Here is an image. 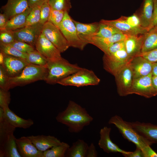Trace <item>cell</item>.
<instances>
[{"label":"cell","instance_id":"1","mask_svg":"<svg viewBox=\"0 0 157 157\" xmlns=\"http://www.w3.org/2000/svg\"><path fill=\"white\" fill-rule=\"evenodd\" d=\"M56 119L67 126L70 133H74L80 132L93 120L85 108L72 100L69 101L64 110L58 114Z\"/></svg>","mask_w":157,"mask_h":157},{"label":"cell","instance_id":"2","mask_svg":"<svg viewBox=\"0 0 157 157\" xmlns=\"http://www.w3.org/2000/svg\"><path fill=\"white\" fill-rule=\"evenodd\" d=\"M16 128L6 119L3 108L0 107V157H21L14 135Z\"/></svg>","mask_w":157,"mask_h":157},{"label":"cell","instance_id":"3","mask_svg":"<svg viewBox=\"0 0 157 157\" xmlns=\"http://www.w3.org/2000/svg\"><path fill=\"white\" fill-rule=\"evenodd\" d=\"M108 123L114 124L125 139L133 143L142 151L147 146L154 143L140 134L130 122L124 120L118 115H115L111 117Z\"/></svg>","mask_w":157,"mask_h":157},{"label":"cell","instance_id":"4","mask_svg":"<svg viewBox=\"0 0 157 157\" xmlns=\"http://www.w3.org/2000/svg\"><path fill=\"white\" fill-rule=\"evenodd\" d=\"M47 75L45 81L51 84L57 83L60 80L76 72L82 67L76 64L70 63L63 58L48 61Z\"/></svg>","mask_w":157,"mask_h":157},{"label":"cell","instance_id":"5","mask_svg":"<svg viewBox=\"0 0 157 157\" xmlns=\"http://www.w3.org/2000/svg\"><path fill=\"white\" fill-rule=\"evenodd\" d=\"M47 72L46 67L28 64L19 74L10 78V88L25 85L38 81H44Z\"/></svg>","mask_w":157,"mask_h":157},{"label":"cell","instance_id":"6","mask_svg":"<svg viewBox=\"0 0 157 157\" xmlns=\"http://www.w3.org/2000/svg\"><path fill=\"white\" fill-rule=\"evenodd\" d=\"M100 80L92 70L81 68L73 74L60 80L57 83L64 86L81 87L98 85Z\"/></svg>","mask_w":157,"mask_h":157},{"label":"cell","instance_id":"7","mask_svg":"<svg viewBox=\"0 0 157 157\" xmlns=\"http://www.w3.org/2000/svg\"><path fill=\"white\" fill-rule=\"evenodd\" d=\"M68 13L65 11L64 18L59 28L70 47L83 50L88 44L78 37L76 26Z\"/></svg>","mask_w":157,"mask_h":157},{"label":"cell","instance_id":"8","mask_svg":"<svg viewBox=\"0 0 157 157\" xmlns=\"http://www.w3.org/2000/svg\"><path fill=\"white\" fill-rule=\"evenodd\" d=\"M131 59L125 49L110 55L104 54L102 58L103 67L107 72L115 76Z\"/></svg>","mask_w":157,"mask_h":157},{"label":"cell","instance_id":"9","mask_svg":"<svg viewBox=\"0 0 157 157\" xmlns=\"http://www.w3.org/2000/svg\"><path fill=\"white\" fill-rule=\"evenodd\" d=\"M41 33L61 53L65 51L70 47L59 28L49 22H47L43 25Z\"/></svg>","mask_w":157,"mask_h":157},{"label":"cell","instance_id":"10","mask_svg":"<svg viewBox=\"0 0 157 157\" xmlns=\"http://www.w3.org/2000/svg\"><path fill=\"white\" fill-rule=\"evenodd\" d=\"M114 76L119 95L121 96L129 95L134 78L129 63Z\"/></svg>","mask_w":157,"mask_h":157},{"label":"cell","instance_id":"11","mask_svg":"<svg viewBox=\"0 0 157 157\" xmlns=\"http://www.w3.org/2000/svg\"><path fill=\"white\" fill-rule=\"evenodd\" d=\"M152 73L134 79L129 94H136L146 98L156 96L152 83Z\"/></svg>","mask_w":157,"mask_h":157},{"label":"cell","instance_id":"12","mask_svg":"<svg viewBox=\"0 0 157 157\" xmlns=\"http://www.w3.org/2000/svg\"><path fill=\"white\" fill-rule=\"evenodd\" d=\"M43 26L39 23L13 31L15 40L26 42L35 47L36 40L42 33Z\"/></svg>","mask_w":157,"mask_h":157},{"label":"cell","instance_id":"13","mask_svg":"<svg viewBox=\"0 0 157 157\" xmlns=\"http://www.w3.org/2000/svg\"><path fill=\"white\" fill-rule=\"evenodd\" d=\"M36 49L47 61H52L62 58L58 49L41 33L36 42Z\"/></svg>","mask_w":157,"mask_h":157},{"label":"cell","instance_id":"14","mask_svg":"<svg viewBox=\"0 0 157 157\" xmlns=\"http://www.w3.org/2000/svg\"><path fill=\"white\" fill-rule=\"evenodd\" d=\"M128 35L122 33H117L107 38H101L94 35L82 37L80 39L88 44L96 46L105 53L108 48L114 43L119 41L125 40Z\"/></svg>","mask_w":157,"mask_h":157},{"label":"cell","instance_id":"15","mask_svg":"<svg viewBox=\"0 0 157 157\" xmlns=\"http://www.w3.org/2000/svg\"><path fill=\"white\" fill-rule=\"evenodd\" d=\"M111 130L110 127L107 126H104L100 129L99 132L100 138L98 142L99 147L107 153H119L125 156L131 151L121 149L112 141L110 137Z\"/></svg>","mask_w":157,"mask_h":157},{"label":"cell","instance_id":"16","mask_svg":"<svg viewBox=\"0 0 157 157\" xmlns=\"http://www.w3.org/2000/svg\"><path fill=\"white\" fill-rule=\"evenodd\" d=\"M129 63L132 71L134 79L147 76L152 73L153 63L141 56L139 55L134 57Z\"/></svg>","mask_w":157,"mask_h":157},{"label":"cell","instance_id":"17","mask_svg":"<svg viewBox=\"0 0 157 157\" xmlns=\"http://www.w3.org/2000/svg\"><path fill=\"white\" fill-rule=\"evenodd\" d=\"M4 55L3 63L1 65L4 67L10 77L19 74L29 64L25 59Z\"/></svg>","mask_w":157,"mask_h":157},{"label":"cell","instance_id":"18","mask_svg":"<svg viewBox=\"0 0 157 157\" xmlns=\"http://www.w3.org/2000/svg\"><path fill=\"white\" fill-rule=\"evenodd\" d=\"M99 22L113 26L128 35L143 34L148 31L143 28H135L131 26L126 21L124 16L115 20L102 19Z\"/></svg>","mask_w":157,"mask_h":157},{"label":"cell","instance_id":"19","mask_svg":"<svg viewBox=\"0 0 157 157\" xmlns=\"http://www.w3.org/2000/svg\"><path fill=\"white\" fill-rule=\"evenodd\" d=\"M19 152L22 157H44L43 152L39 150L28 136L17 139Z\"/></svg>","mask_w":157,"mask_h":157},{"label":"cell","instance_id":"20","mask_svg":"<svg viewBox=\"0 0 157 157\" xmlns=\"http://www.w3.org/2000/svg\"><path fill=\"white\" fill-rule=\"evenodd\" d=\"M146 33L128 35L125 40V49L130 58L138 55L141 53Z\"/></svg>","mask_w":157,"mask_h":157},{"label":"cell","instance_id":"21","mask_svg":"<svg viewBox=\"0 0 157 157\" xmlns=\"http://www.w3.org/2000/svg\"><path fill=\"white\" fill-rule=\"evenodd\" d=\"M29 8L28 0H7L6 3L2 6L1 9L9 19L15 15L24 12Z\"/></svg>","mask_w":157,"mask_h":157},{"label":"cell","instance_id":"22","mask_svg":"<svg viewBox=\"0 0 157 157\" xmlns=\"http://www.w3.org/2000/svg\"><path fill=\"white\" fill-rule=\"evenodd\" d=\"M28 137L36 148L42 152L61 143L60 140L53 136L31 135Z\"/></svg>","mask_w":157,"mask_h":157},{"label":"cell","instance_id":"23","mask_svg":"<svg viewBox=\"0 0 157 157\" xmlns=\"http://www.w3.org/2000/svg\"><path fill=\"white\" fill-rule=\"evenodd\" d=\"M140 134L154 143L157 142V125L136 121L130 122Z\"/></svg>","mask_w":157,"mask_h":157},{"label":"cell","instance_id":"24","mask_svg":"<svg viewBox=\"0 0 157 157\" xmlns=\"http://www.w3.org/2000/svg\"><path fill=\"white\" fill-rule=\"evenodd\" d=\"M154 7V0H144L140 15L141 26L148 31L151 29Z\"/></svg>","mask_w":157,"mask_h":157},{"label":"cell","instance_id":"25","mask_svg":"<svg viewBox=\"0 0 157 157\" xmlns=\"http://www.w3.org/2000/svg\"><path fill=\"white\" fill-rule=\"evenodd\" d=\"M5 116L9 122L16 128L27 129L34 124L33 121L30 119H25L16 115L9 107L3 109Z\"/></svg>","mask_w":157,"mask_h":157},{"label":"cell","instance_id":"26","mask_svg":"<svg viewBox=\"0 0 157 157\" xmlns=\"http://www.w3.org/2000/svg\"><path fill=\"white\" fill-rule=\"evenodd\" d=\"M89 145L83 140L78 139L67 149L66 157H86Z\"/></svg>","mask_w":157,"mask_h":157},{"label":"cell","instance_id":"27","mask_svg":"<svg viewBox=\"0 0 157 157\" xmlns=\"http://www.w3.org/2000/svg\"><path fill=\"white\" fill-rule=\"evenodd\" d=\"M31 9V8L29 7L24 12L16 15L10 19L5 29L15 31L25 27L27 17Z\"/></svg>","mask_w":157,"mask_h":157},{"label":"cell","instance_id":"28","mask_svg":"<svg viewBox=\"0 0 157 157\" xmlns=\"http://www.w3.org/2000/svg\"><path fill=\"white\" fill-rule=\"evenodd\" d=\"M73 20L76 26L78 35L80 38L84 36L94 35L99 31V22L85 24L73 19Z\"/></svg>","mask_w":157,"mask_h":157},{"label":"cell","instance_id":"29","mask_svg":"<svg viewBox=\"0 0 157 157\" xmlns=\"http://www.w3.org/2000/svg\"><path fill=\"white\" fill-rule=\"evenodd\" d=\"M156 48H157V27H154L146 33L141 53L150 51Z\"/></svg>","mask_w":157,"mask_h":157},{"label":"cell","instance_id":"30","mask_svg":"<svg viewBox=\"0 0 157 157\" xmlns=\"http://www.w3.org/2000/svg\"><path fill=\"white\" fill-rule=\"evenodd\" d=\"M70 146L68 143L61 142L60 144L43 152L44 157H65L66 151Z\"/></svg>","mask_w":157,"mask_h":157},{"label":"cell","instance_id":"31","mask_svg":"<svg viewBox=\"0 0 157 157\" xmlns=\"http://www.w3.org/2000/svg\"><path fill=\"white\" fill-rule=\"evenodd\" d=\"M26 60L29 64L47 67L48 61L36 49L27 53Z\"/></svg>","mask_w":157,"mask_h":157},{"label":"cell","instance_id":"32","mask_svg":"<svg viewBox=\"0 0 157 157\" xmlns=\"http://www.w3.org/2000/svg\"><path fill=\"white\" fill-rule=\"evenodd\" d=\"M98 32L94 35L99 38L110 37L119 33H122L117 28L109 25L99 22Z\"/></svg>","mask_w":157,"mask_h":157},{"label":"cell","instance_id":"33","mask_svg":"<svg viewBox=\"0 0 157 157\" xmlns=\"http://www.w3.org/2000/svg\"><path fill=\"white\" fill-rule=\"evenodd\" d=\"M0 50L4 54L26 60L27 53H22L10 44L0 42Z\"/></svg>","mask_w":157,"mask_h":157},{"label":"cell","instance_id":"34","mask_svg":"<svg viewBox=\"0 0 157 157\" xmlns=\"http://www.w3.org/2000/svg\"><path fill=\"white\" fill-rule=\"evenodd\" d=\"M41 6H35L32 8L31 11L28 15L26 26H32L40 23V19Z\"/></svg>","mask_w":157,"mask_h":157},{"label":"cell","instance_id":"35","mask_svg":"<svg viewBox=\"0 0 157 157\" xmlns=\"http://www.w3.org/2000/svg\"><path fill=\"white\" fill-rule=\"evenodd\" d=\"M52 9L69 12L72 8L70 0H49Z\"/></svg>","mask_w":157,"mask_h":157},{"label":"cell","instance_id":"36","mask_svg":"<svg viewBox=\"0 0 157 157\" xmlns=\"http://www.w3.org/2000/svg\"><path fill=\"white\" fill-rule=\"evenodd\" d=\"M65 12L51 9L48 21L59 28L64 18Z\"/></svg>","mask_w":157,"mask_h":157},{"label":"cell","instance_id":"37","mask_svg":"<svg viewBox=\"0 0 157 157\" xmlns=\"http://www.w3.org/2000/svg\"><path fill=\"white\" fill-rule=\"evenodd\" d=\"M49 1H47L41 6L40 23L42 25L48 21L51 12V8Z\"/></svg>","mask_w":157,"mask_h":157},{"label":"cell","instance_id":"38","mask_svg":"<svg viewBox=\"0 0 157 157\" xmlns=\"http://www.w3.org/2000/svg\"><path fill=\"white\" fill-rule=\"evenodd\" d=\"M20 51L27 53L36 49L35 47L26 42L15 40L10 44Z\"/></svg>","mask_w":157,"mask_h":157},{"label":"cell","instance_id":"39","mask_svg":"<svg viewBox=\"0 0 157 157\" xmlns=\"http://www.w3.org/2000/svg\"><path fill=\"white\" fill-rule=\"evenodd\" d=\"M15 40L13 31L6 29L0 30V42L10 44Z\"/></svg>","mask_w":157,"mask_h":157},{"label":"cell","instance_id":"40","mask_svg":"<svg viewBox=\"0 0 157 157\" xmlns=\"http://www.w3.org/2000/svg\"><path fill=\"white\" fill-rule=\"evenodd\" d=\"M10 77L7 74L3 66L0 65V88L9 90L10 89Z\"/></svg>","mask_w":157,"mask_h":157},{"label":"cell","instance_id":"41","mask_svg":"<svg viewBox=\"0 0 157 157\" xmlns=\"http://www.w3.org/2000/svg\"><path fill=\"white\" fill-rule=\"evenodd\" d=\"M11 95L9 90L0 88V107L4 109L9 107Z\"/></svg>","mask_w":157,"mask_h":157},{"label":"cell","instance_id":"42","mask_svg":"<svg viewBox=\"0 0 157 157\" xmlns=\"http://www.w3.org/2000/svg\"><path fill=\"white\" fill-rule=\"evenodd\" d=\"M124 17L126 21L131 26L135 28H143L141 25L139 16L137 14L134 13L130 16Z\"/></svg>","mask_w":157,"mask_h":157},{"label":"cell","instance_id":"43","mask_svg":"<svg viewBox=\"0 0 157 157\" xmlns=\"http://www.w3.org/2000/svg\"><path fill=\"white\" fill-rule=\"evenodd\" d=\"M125 49V40L117 42L110 46L104 54L110 55Z\"/></svg>","mask_w":157,"mask_h":157},{"label":"cell","instance_id":"44","mask_svg":"<svg viewBox=\"0 0 157 157\" xmlns=\"http://www.w3.org/2000/svg\"><path fill=\"white\" fill-rule=\"evenodd\" d=\"M140 56L151 63H157V48L151 51L140 53Z\"/></svg>","mask_w":157,"mask_h":157},{"label":"cell","instance_id":"45","mask_svg":"<svg viewBox=\"0 0 157 157\" xmlns=\"http://www.w3.org/2000/svg\"><path fill=\"white\" fill-rule=\"evenodd\" d=\"M147 146L142 151L144 157H157V153L151 147Z\"/></svg>","mask_w":157,"mask_h":157},{"label":"cell","instance_id":"46","mask_svg":"<svg viewBox=\"0 0 157 157\" xmlns=\"http://www.w3.org/2000/svg\"><path fill=\"white\" fill-rule=\"evenodd\" d=\"M98 153L93 143L88 146L86 157H97Z\"/></svg>","mask_w":157,"mask_h":157},{"label":"cell","instance_id":"47","mask_svg":"<svg viewBox=\"0 0 157 157\" xmlns=\"http://www.w3.org/2000/svg\"><path fill=\"white\" fill-rule=\"evenodd\" d=\"M9 20L8 17L5 14L0 13V30L5 29Z\"/></svg>","mask_w":157,"mask_h":157},{"label":"cell","instance_id":"48","mask_svg":"<svg viewBox=\"0 0 157 157\" xmlns=\"http://www.w3.org/2000/svg\"><path fill=\"white\" fill-rule=\"evenodd\" d=\"M154 27H157V0H154V10L151 29Z\"/></svg>","mask_w":157,"mask_h":157},{"label":"cell","instance_id":"49","mask_svg":"<svg viewBox=\"0 0 157 157\" xmlns=\"http://www.w3.org/2000/svg\"><path fill=\"white\" fill-rule=\"evenodd\" d=\"M134 151H131L129 154L126 155L125 157H144L142 150L138 147Z\"/></svg>","mask_w":157,"mask_h":157},{"label":"cell","instance_id":"50","mask_svg":"<svg viewBox=\"0 0 157 157\" xmlns=\"http://www.w3.org/2000/svg\"><path fill=\"white\" fill-rule=\"evenodd\" d=\"M47 0H28L29 7L32 8L35 6H41Z\"/></svg>","mask_w":157,"mask_h":157},{"label":"cell","instance_id":"51","mask_svg":"<svg viewBox=\"0 0 157 157\" xmlns=\"http://www.w3.org/2000/svg\"><path fill=\"white\" fill-rule=\"evenodd\" d=\"M152 81L153 88L155 90L156 95H157V76H153Z\"/></svg>","mask_w":157,"mask_h":157},{"label":"cell","instance_id":"52","mask_svg":"<svg viewBox=\"0 0 157 157\" xmlns=\"http://www.w3.org/2000/svg\"><path fill=\"white\" fill-rule=\"evenodd\" d=\"M152 73L153 76H157V63H153Z\"/></svg>","mask_w":157,"mask_h":157},{"label":"cell","instance_id":"53","mask_svg":"<svg viewBox=\"0 0 157 157\" xmlns=\"http://www.w3.org/2000/svg\"><path fill=\"white\" fill-rule=\"evenodd\" d=\"M4 54L2 52H0V65H2L3 63L4 59Z\"/></svg>","mask_w":157,"mask_h":157}]
</instances>
